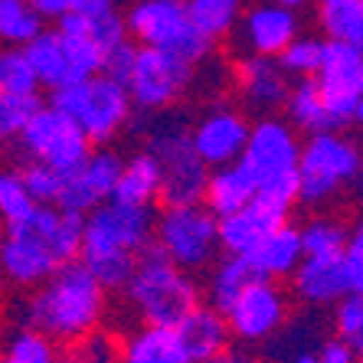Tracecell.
Here are the masks:
<instances>
[{"label":"cell","mask_w":363,"mask_h":363,"mask_svg":"<svg viewBox=\"0 0 363 363\" xmlns=\"http://www.w3.org/2000/svg\"><path fill=\"white\" fill-rule=\"evenodd\" d=\"M154 236V210L131 206V203L108 200L85 213L79 259L105 291H121L138 265V255L151 245Z\"/></svg>","instance_id":"obj_2"},{"label":"cell","mask_w":363,"mask_h":363,"mask_svg":"<svg viewBox=\"0 0 363 363\" xmlns=\"http://www.w3.org/2000/svg\"><path fill=\"white\" fill-rule=\"evenodd\" d=\"M79 363H115V344L111 337H101V334H89V337L76 340V357Z\"/></svg>","instance_id":"obj_42"},{"label":"cell","mask_w":363,"mask_h":363,"mask_svg":"<svg viewBox=\"0 0 363 363\" xmlns=\"http://www.w3.org/2000/svg\"><path fill=\"white\" fill-rule=\"evenodd\" d=\"M233 79H236V89L242 92V99L249 101V108L262 111V115L285 108L291 79L281 72V66L275 60L245 52L242 60L236 62V69H233Z\"/></svg>","instance_id":"obj_18"},{"label":"cell","mask_w":363,"mask_h":363,"mask_svg":"<svg viewBox=\"0 0 363 363\" xmlns=\"http://www.w3.org/2000/svg\"><path fill=\"white\" fill-rule=\"evenodd\" d=\"M121 164H125V157L118 151H111V147H99L95 151L92 147V154L62 180V194L56 200V206L85 216L95 206L108 203L111 194H115V184H118Z\"/></svg>","instance_id":"obj_15"},{"label":"cell","mask_w":363,"mask_h":363,"mask_svg":"<svg viewBox=\"0 0 363 363\" xmlns=\"http://www.w3.org/2000/svg\"><path fill=\"white\" fill-rule=\"evenodd\" d=\"M298 154H301V141H298L295 128L288 125L285 118L262 115V118L249 128V138H245L239 164L249 170V177L255 180V190H259L269 180L295 174Z\"/></svg>","instance_id":"obj_12"},{"label":"cell","mask_w":363,"mask_h":363,"mask_svg":"<svg viewBox=\"0 0 363 363\" xmlns=\"http://www.w3.org/2000/svg\"><path fill=\"white\" fill-rule=\"evenodd\" d=\"M17 144L26 154V161L50 164L52 170H60L62 177H69L92 154V141L52 105H43L36 111L30 125L23 128V135L17 138Z\"/></svg>","instance_id":"obj_11"},{"label":"cell","mask_w":363,"mask_h":363,"mask_svg":"<svg viewBox=\"0 0 363 363\" xmlns=\"http://www.w3.org/2000/svg\"><path fill=\"white\" fill-rule=\"evenodd\" d=\"M291 288L295 295L308 304H334L337 298H344L347 288V275H344V262L340 255H304L298 269L291 272Z\"/></svg>","instance_id":"obj_21"},{"label":"cell","mask_w":363,"mask_h":363,"mask_svg":"<svg viewBox=\"0 0 363 363\" xmlns=\"http://www.w3.org/2000/svg\"><path fill=\"white\" fill-rule=\"evenodd\" d=\"M0 92H40L33 69L17 46H0Z\"/></svg>","instance_id":"obj_36"},{"label":"cell","mask_w":363,"mask_h":363,"mask_svg":"<svg viewBox=\"0 0 363 363\" xmlns=\"http://www.w3.org/2000/svg\"><path fill=\"white\" fill-rule=\"evenodd\" d=\"M194 76H196V66L180 60L177 52L138 46L135 66H131V76H128L125 89L135 111L154 115V111L170 108L190 89Z\"/></svg>","instance_id":"obj_10"},{"label":"cell","mask_w":363,"mask_h":363,"mask_svg":"<svg viewBox=\"0 0 363 363\" xmlns=\"http://www.w3.org/2000/svg\"><path fill=\"white\" fill-rule=\"evenodd\" d=\"M318 20L328 40L363 52V0H318Z\"/></svg>","instance_id":"obj_29"},{"label":"cell","mask_w":363,"mask_h":363,"mask_svg":"<svg viewBox=\"0 0 363 363\" xmlns=\"http://www.w3.org/2000/svg\"><path fill=\"white\" fill-rule=\"evenodd\" d=\"M105 10H115V0H76L72 4V13H105Z\"/></svg>","instance_id":"obj_45"},{"label":"cell","mask_w":363,"mask_h":363,"mask_svg":"<svg viewBox=\"0 0 363 363\" xmlns=\"http://www.w3.org/2000/svg\"><path fill=\"white\" fill-rule=\"evenodd\" d=\"M174 334H177V340L184 344L186 357L194 363H210L213 357L229 350V340H233L226 328V318L203 301L174 324Z\"/></svg>","instance_id":"obj_20"},{"label":"cell","mask_w":363,"mask_h":363,"mask_svg":"<svg viewBox=\"0 0 363 363\" xmlns=\"http://www.w3.org/2000/svg\"><path fill=\"white\" fill-rule=\"evenodd\" d=\"M350 344H354V354H357V363H363V334L357 340H350Z\"/></svg>","instance_id":"obj_49"},{"label":"cell","mask_w":363,"mask_h":363,"mask_svg":"<svg viewBox=\"0 0 363 363\" xmlns=\"http://www.w3.org/2000/svg\"><path fill=\"white\" fill-rule=\"evenodd\" d=\"M210 363H259L249 350H223L220 357H213Z\"/></svg>","instance_id":"obj_46"},{"label":"cell","mask_w":363,"mask_h":363,"mask_svg":"<svg viewBox=\"0 0 363 363\" xmlns=\"http://www.w3.org/2000/svg\"><path fill=\"white\" fill-rule=\"evenodd\" d=\"M304 259L301 252V233L298 226L291 223H281L255 245L252 252L245 255V262L252 265L255 279H269V281H279V279H291V272L298 269V262Z\"/></svg>","instance_id":"obj_22"},{"label":"cell","mask_w":363,"mask_h":363,"mask_svg":"<svg viewBox=\"0 0 363 363\" xmlns=\"http://www.w3.org/2000/svg\"><path fill=\"white\" fill-rule=\"evenodd\" d=\"M314 85H318L324 108L330 111L334 125H350L357 101L363 99V52H357L347 43L328 40Z\"/></svg>","instance_id":"obj_13"},{"label":"cell","mask_w":363,"mask_h":363,"mask_svg":"<svg viewBox=\"0 0 363 363\" xmlns=\"http://www.w3.org/2000/svg\"><path fill=\"white\" fill-rule=\"evenodd\" d=\"M334 330L344 340H357L363 334V295L347 291L334 301Z\"/></svg>","instance_id":"obj_39"},{"label":"cell","mask_w":363,"mask_h":363,"mask_svg":"<svg viewBox=\"0 0 363 363\" xmlns=\"http://www.w3.org/2000/svg\"><path fill=\"white\" fill-rule=\"evenodd\" d=\"M121 363H194L186 357L184 344L177 340L174 328H154L144 324L121 347Z\"/></svg>","instance_id":"obj_26"},{"label":"cell","mask_w":363,"mask_h":363,"mask_svg":"<svg viewBox=\"0 0 363 363\" xmlns=\"http://www.w3.org/2000/svg\"><path fill=\"white\" fill-rule=\"evenodd\" d=\"M245 0H186V13L194 30L206 43H216L236 30Z\"/></svg>","instance_id":"obj_30"},{"label":"cell","mask_w":363,"mask_h":363,"mask_svg":"<svg viewBox=\"0 0 363 363\" xmlns=\"http://www.w3.org/2000/svg\"><path fill=\"white\" fill-rule=\"evenodd\" d=\"M357 174H363V151H360V164H357Z\"/></svg>","instance_id":"obj_51"},{"label":"cell","mask_w":363,"mask_h":363,"mask_svg":"<svg viewBox=\"0 0 363 363\" xmlns=\"http://www.w3.org/2000/svg\"><path fill=\"white\" fill-rule=\"evenodd\" d=\"M40 30H46V20L33 10L30 0H0V46H26Z\"/></svg>","instance_id":"obj_31"},{"label":"cell","mask_w":363,"mask_h":363,"mask_svg":"<svg viewBox=\"0 0 363 363\" xmlns=\"http://www.w3.org/2000/svg\"><path fill=\"white\" fill-rule=\"evenodd\" d=\"M285 111H288V125L298 128V131H308V135L337 131L334 118H330V111L324 108L321 92H318L314 79H298V82L288 89Z\"/></svg>","instance_id":"obj_28"},{"label":"cell","mask_w":363,"mask_h":363,"mask_svg":"<svg viewBox=\"0 0 363 363\" xmlns=\"http://www.w3.org/2000/svg\"><path fill=\"white\" fill-rule=\"evenodd\" d=\"M223 318H226V328L233 340H239V344H262L288 318L285 291L279 288V281L255 279L233 301V308Z\"/></svg>","instance_id":"obj_14"},{"label":"cell","mask_w":363,"mask_h":363,"mask_svg":"<svg viewBox=\"0 0 363 363\" xmlns=\"http://www.w3.org/2000/svg\"><path fill=\"white\" fill-rule=\"evenodd\" d=\"M151 242L167 255L170 262L184 272L210 269L216 252H220V233H216V216L203 203L190 206H164L154 216Z\"/></svg>","instance_id":"obj_7"},{"label":"cell","mask_w":363,"mask_h":363,"mask_svg":"<svg viewBox=\"0 0 363 363\" xmlns=\"http://www.w3.org/2000/svg\"><path fill=\"white\" fill-rule=\"evenodd\" d=\"M135 56H138V43L125 40L121 46H115V50L101 60V72H105L108 79H115V82L125 85L128 76H131V66H135Z\"/></svg>","instance_id":"obj_41"},{"label":"cell","mask_w":363,"mask_h":363,"mask_svg":"<svg viewBox=\"0 0 363 363\" xmlns=\"http://www.w3.org/2000/svg\"><path fill=\"white\" fill-rule=\"evenodd\" d=\"M281 223H288L285 213L272 210V206H265L262 200H255L249 206H242V210L229 213V216H220L216 220V233H220V252L223 255H249L255 249V245L262 242L265 236H269L275 226H281Z\"/></svg>","instance_id":"obj_19"},{"label":"cell","mask_w":363,"mask_h":363,"mask_svg":"<svg viewBox=\"0 0 363 363\" xmlns=\"http://www.w3.org/2000/svg\"><path fill=\"white\" fill-rule=\"evenodd\" d=\"M125 30L138 46L177 52L180 60L200 66L213 52V43H206L190 23L186 0H131V7L121 13Z\"/></svg>","instance_id":"obj_6"},{"label":"cell","mask_w":363,"mask_h":363,"mask_svg":"<svg viewBox=\"0 0 363 363\" xmlns=\"http://www.w3.org/2000/svg\"><path fill=\"white\" fill-rule=\"evenodd\" d=\"M85 216L60 210L56 203H33L20 220L0 223V272L20 288H36L62 265L79 259Z\"/></svg>","instance_id":"obj_1"},{"label":"cell","mask_w":363,"mask_h":363,"mask_svg":"<svg viewBox=\"0 0 363 363\" xmlns=\"http://www.w3.org/2000/svg\"><path fill=\"white\" fill-rule=\"evenodd\" d=\"M147 151L161 164V196L157 200L164 206L203 203V186H206V177H210V167L196 157L194 144H190V131L180 121L157 128L151 135Z\"/></svg>","instance_id":"obj_9"},{"label":"cell","mask_w":363,"mask_h":363,"mask_svg":"<svg viewBox=\"0 0 363 363\" xmlns=\"http://www.w3.org/2000/svg\"><path fill=\"white\" fill-rule=\"evenodd\" d=\"M105 298L108 291L82 265L69 262L43 285H36L26 301V328L60 344H76L99 330L105 318Z\"/></svg>","instance_id":"obj_3"},{"label":"cell","mask_w":363,"mask_h":363,"mask_svg":"<svg viewBox=\"0 0 363 363\" xmlns=\"http://www.w3.org/2000/svg\"><path fill=\"white\" fill-rule=\"evenodd\" d=\"M20 50H23L26 62H30V69H33L40 89H50L52 92V89H60V85L69 82V76H66V52H62L60 33H56L52 26L40 30V33L26 43V46H20Z\"/></svg>","instance_id":"obj_27"},{"label":"cell","mask_w":363,"mask_h":363,"mask_svg":"<svg viewBox=\"0 0 363 363\" xmlns=\"http://www.w3.org/2000/svg\"><path fill=\"white\" fill-rule=\"evenodd\" d=\"M46 105L62 111L92 141V147L118 138L135 118V105L128 99V89L115 79H108L105 72H95L89 79L52 89Z\"/></svg>","instance_id":"obj_5"},{"label":"cell","mask_w":363,"mask_h":363,"mask_svg":"<svg viewBox=\"0 0 363 363\" xmlns=\"http://www.w3.org/2000/svg\"><path fill=\"white\" fill-rule=\"evenodd\" d=\"M318 363H357V354H354V344L344 337H330L321 344L318 350Z\"/></svg>","instance_id":"obj_43"},{"label":"cell","mask_w":363,"mask_h":363,"mask_svg":"<svg viewBox=\"0 0 363 363\" xmlns=\"http://www.w3.org/2000/svg\"><path fill=\"white\" fill-rule=\"evenodd\" d=\"M301 233V252L304 255H340L347 242L344 223L330 220V216H311V220L298 226Z\"/></svg>","instance_id":"obj_34"},{"label":"cell","mask_w":363,"mask_h":363,"mask_svg":"<svg viewBox=\"0 0 363 363\" xmlns=\"http://www.w3.org/2000/svg\"><path fill=\"white\" fill-rule=\"evenodd\" d=\"M291 363H318V357H314V354H308V350H304V354H298Z\"/></svg>","instance_id":"obj_50"},{"label":"cell","mask_w":363,"mask_h":363,"mask_svg":"<svg viewBox=\"0 0 363 363\" xmlns=\"http://www.w3.org/2000/svg\"><path fill=\"white\" fill-rule=\"evenodd\" d=\"M46 101H43L40 92H0V144H10L17 141L23 135V128L30 125L36 111L43 108Z\"/></svg>","instance_id":"obj_33"},{"label":"cell","mask_w":363,"mask_h":363,"mask_svg":"<svg viewBox=\"0 0 363 363\" xmlns=\"http://www.w3.org/2000/svg\"><path fill=\"white\" fill-rule=\"evenodd\" d=\"M272 4H281V7H288V10H304V7H314L318 0H272Z\"/></svg>","instance_id":"obj_47"},{"label":"cell","mask_w":363,"mask_h":363,"mask_svg":"<svg viewBox=\"0 0 363 363\" xmlns=\"http://www.w3.org/2000/svg\"><path fill=\"white\" fill-rule=\"evenodd\" d=\"M52 363H79V360H52Z\"/></svg>","instance_id":"obj_52"},{"label":"cell","mask_w":363,"mask_h":363,"mask_svg":"<svg viewBox=\"0 0 363 363\" xmlns=\"http://www.w3.org/2000/svg\"><path fill=\"white\" fill-rule=\"evenodd\" d=\"M360 147L340 131H321L308 135L298 154V200L301 203H324L357 177Z\"/></svg>","instance_id":"obj_8"},{"label":"cell","mask_w":363,"mask_h":363,"mask_svg":"<svg viewBox=\"0 0 363 363\" xmlns=\"http://www.w3.org/2000/svg\"><path fill=\"white\" fill-rule=\"evenodd\" d=\"M20 180H23L26 194H30V200L33 203H56L62 194V174L60 170H52L50 164L43 161H26L23 167L17 170Z\"/></svg>","instance_id":"obj_37"},{"label":"cell","mask_w":363,"mask_h":363,"mask_svg":"<svg viewBox=\"0 0 363 363\" xmlns=\"http://www.w3.org/2000/svg\"><path fill=\"white\" fill-rule=\"evenodd\" d=\"M350 121H354V125H363V99L357 101V108H354V115H350Z\"/></svg>","instance_id":"obj_48"},{"label":"cell","mask_w":363,"mask_h":363,"mask_svg":"<svg viewBox=\"0 0 363 363\" xmlns=\"http://www.w3.org/2000/svg\"><path fill=\"white\" fill-rule=\"evenodd\" d=\"M344 262V275H347V288L363 295V223H357L354 229H347V242L340 252Z\"/></svg>","instance_id":"obj_40"},{"label":"cell","mask_w":363,"mask_h":363,"mask_svg":"<svg viewBox=\"0 0 363 363\" xmlns=\"http://www.w3.org/2000/svg\"><path fill=\"white\" fill-rule=\"evenodd\" d=\"M252 281H255V272L242 255H223L220 262L210 265L206 285L200 288V295L206 298L203 304H210L213 311L226 314L229 308H233V301H236Z\"/></svg>","instance_id":"obj_25"},{"label":"cell","mask_w":363,"mask_h":363,"mask_svg":"<svg viewBox=\"0 0 363 363\" xmlns=\"http://www.w3.org/2000/svg\"><path fill=\"white\" fill-rule=\"evenodd\" d=\"M56 360V347L50 337H43L33 328H20L7 340V350L0 354V363H52Z\"/></svg>","instance_id":"obj_35"},{"label":"cell","mask_w":363,"mask_h":363,"mask_svg":"<svg viewBox=\"0 0 363 363\" xmlns=\"http://www.w3.org/2000/svg\"><path fill=\"white\" fill-rule=\"evenodd\" d=\"M30 4H33V10L43 20H52V23H56L60 17L72 13V4H76V0H30Z\"/></svg>","instance_id":"obj_44"},{"label":"cell","mask_w":363,"mask_h":363,"mask_svg":"<svg viewBox=\"0 0 363 363\" xmlns=\"http://www.w3.org/2000/svg\"><path fill=\"white\" fill-rule=\"evenodd\" d=\"M239 43L249 56H269L275 60L288 43L301 36V17L281 4H255L239 17Z\"/></svg>","instance_id":"obj_17"},{"label":"cell","mask_w":363,"mask_h":363,"mask_svg":"<svg viewBox=\"0 0 363 363\" xmlns=\"http://www.w3.org/2000/svg\"><path fill=\"white\" fill-rule=\"evenodd\" d=\"M33 210V200L26 194L23 180H20L17 170H0V223L20 220L23 213Z\"/></svg>","instance_id":"obj_38"},{"label":"cell","mask_w":363,"mask_h":363,"mask_svg":"<svg viewBox=\"0 0 363 363\" xmlns=\"http://www.w3.org/2000/svg\"><path fill=\"white\" fill-rule=\"evenodd\" d=\"M157 196H161V164L151 151H138L121 164L111 200L131 203V206H154Z\"/></svg>","instance_id":"obj_24"},{"label":"cell","mask_w":363,"mask_h":363,"mask_svg":"<svg viewBox=\"0 0 363 363\" xmlns=\"http://www.w3.org/2000/svg\"><path fill=\"white\" fill-rule=\"evenodd\" d=\"M255 196V180L249 177V170L242 164H223V167H213L206 186H203V206L220 220L229 213L249 206Z\"/></svg>","instance_id":"obj_23"},{"label":"cell","mask_w":363,"mask_h":363,"mask_svg":"<svg viewBox=\"0 0 363 363\" xmlns=\"http://www.w3.org/2000/svg\"><path fill=\"white\" fill-rule=\"evenodd\" d=\"M249 121L242 111L216 105L190 128V144H194L196 157L206 167H223V164H236L242 157L245 138H249Z\"/></svg>","instance_id":"obj_16"},{"label":"cell","mask_w":363,"mask_h":363,"mask_svg":"<svg viewBox=\"0 0 363 363\" xmlns=\"http://www.w3.org/2000/svg\"><path fill=\"white\" fill-rule=\"evenodd\" d=\"M121 291L138 311V318L154 328H174L186 311H194L203 301L194 275L177 269L154 242L138 255L135 272Z\"/></svg>","instance_id":"obj_4"},{"label":"cell","mask_w":363,"mask_h":363,"mask_svg":"<svg viewBox=\"0 0 363 363\" xmlns=\"http://www.w3.org/2000/svg\"><path fill=\"white\" fill-rule=\"evenodd\" d=\"M324 46H328V40H321V36H295L275 56V62L288 79H314L324 60Z\"/></svg>","instance_id":"obj_32"},{"label":"cell","mask_w":363,"mask_h":363,"mask_svg":"<svg viewBox=\"0 0 363 363\" xmlns=\"http://www.w3.org/2000/svg\"><path fill=\"white\" fill-rule=\"evenodd\" d=\"M0 291H4V272H0Z\"/></svg>","instance_id":"obj_53"}]
</instances>
